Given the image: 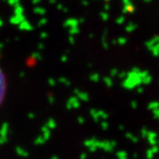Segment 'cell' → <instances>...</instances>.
<instances>
[{"label":"cell","mask_w":159,"mask_h":159,"mask_svg":"<svg viewBox=\"0 0 159 159\" xmlns=\"http://www.w3.org/2000/svg\"><path fill=\"white\" fill-rule=\"evenodd\" d=\"M7 91V82H6V77H5L3 71L0 69V105H2L3 101L6 96Z\"/></svg>","instance_id":"cell-1"},{"label":"cell","mask_w":159,"mask_h":159,"mask_svg":"<svg viewBox=\"0 0 159 159\" xmlns=\"http://www.w3.org/2000/svg\"><path fill=\"white\" fill-rule=\"evenodd\" d=\"M100 147L101 148H103V149L106 151H111L115 149V147H116V143L115 142H101V144H100Z\"/></svg>","instance_id":"cell-2"},{"label":"cell","mask_w":159,"mask_h":159,"mask_svg":"<svg viewBox=\"0 0 159 159\" xmlns=\"http://www.w3.org/2000/svg\"><path fill=\"white\" fill-rule=\"evenodd\" d=\"M159 151V148L157 147V145H154V146H151V149H149L146 152V157L147 159H152L153 156H154L156 153L158 152Z\"/></svg>","instance_id":"cell-3"},{"label":"cell","mask_w":159,"mask_h":159,"mask_svg":"<svg viewBox=\"0 0 159 159\" xmlns=\"http://www.w3.org/2000/svg\"><path fill=\"white\" fill-rule=\"evenodd\" d=\"M146 137H147L148 141H149V143H150L151 146L157 145V140H156V138H157V135H156V133L148 131V133H147V136H146Z\"/></svg>","instance_id":"cell-4"},{"label":"cell","mask_w":159,"mask_h":159,"mask_svg":"<svg viewBox=\"0 0 159 159\" xmlns=\"http://www.w3.org/2000/svg\"><path fill=\"white\" fill-rule=\"evenodd\" d=\"M116 155H117V158H118V159H128V158L127 152L124 151H117Z\"/></svg>","instance_id":"cell-5"},{"label":"cell","mask_w":159,"mask_h":159,"mask_svg":"<svg viewBox=\"0 0 159 159\" xmlns=\"http://www.w3.org/2000/svg\"><path fill=\"white\" fill-rule=\"evenodd\" d=\"M127 137L130 140V141H132L133 143H137V141H138V139H137V137H135V136H133L132 134H127Z\"/></svg>","instance_id":"cell-6"}]
</instances>
